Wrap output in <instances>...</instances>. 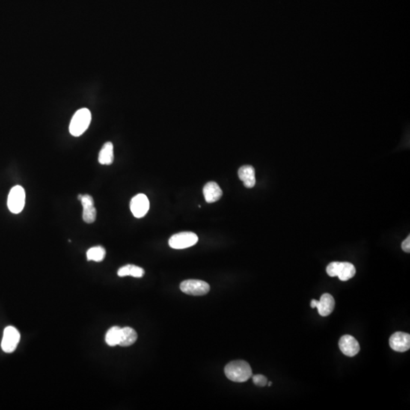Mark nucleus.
I'll list each match as a JSON object with an SVG mask.
<instances>
[{"instance_id":"nucleus-1","label":"nucleus","mask_w":410,"mask_h":410,"mask_svg":"<svg viewBox=\"0 0 410 410\" xmlns=\"http://www.w3.org/2000/svg\"><path fill=\"white\" fill-rule=\"evenodd\" d=\"M224 372L227 378L234 382H245L252 376L251 366L242 360H236L229 363L226 366Z\"/></svg>"},{"instance_id":"nucleus-2","label":"nucleus","mask_w":410,"mask_h":410,"mask_svg":"<svg viewBox=\"0 0 410 410\" xmlns=\"http://www.w3.org/2000/svg\"><path fill=\"white\" fill-rule=\"evenodd\" d=\"M91 121V114L87 108H82L75 113L69 125L71 135L78 137L88 129Z\"/></svg>"},{"instance_id":"nucleus-3","label":"nucleus","mask_w":410,"mask_h":410,"mask_svg":"<svg viewBox=\"0 0 410 410\" xmlns=\"http://www.w3.org/2000/svg\"><path fill=\"white\" fill-rule=\"evenodd\" d=\"M327 273L330 277H338L341 281H347L356 273L355 266L349 262H331L327 267Z\"/></svg>"},{"instance_id":"nucleus-4","label":"nucleus","mask_w":410,"mask_h":410,"mask_svg":"<svg viewBox=\"0 0 410 410\" xmlns=\"http://www.w3.org/2000/svg\"><path fill=\"white\" fill-rule=\"evenodd\" d=\"M25 204V189L20 185L13 187L8 196V208L13 214L22 212Z\"/></svg>"},{"instance_id":"nucleus-5","label":"nucleus","mask_w":410,"mask_h":410,"mask_svg":"<svg viewBox=\"0 0 410 410\" xmlns=\"http://www.w3.org/2000/svg\"><path fill=\"white\" fill-rule=\"evenodd\" d=\"M198 241L197 235L191 232H182L171 236L169 245L174 249H184L195 245Z\"/></svg>"},{"instance_id":"nucleus-6","label":"nucleus","mask_w":410,"mask_h":410,"mask_svg":"<svg viewBox=\"0 0 410 410\" xmlns=\"http://www.w3.org/2000/svg\"><path fill=\"white\" fill-rule=\"evenodd\" d=\"M180 289L184 293L191 295H203L209 293V283L200 280H187L180 284Z\"/></svg>"},{"instance_id":"nucleus-7","label":"nucleus","mask_w":410,"mask_h":410,"mask_svg":"<svg viewBox=\"0 0 410 410\" xmlns=\"http://www.w3.org/2000/svg\"><path fill=\"white\" fill-rule=\"evenodd\" d=\"M20 340V334L19 331L14 327H7L4 330V337H3L2 346L3 350L7 353L14 352L17 348Z\"/></svg>"},{"instance_id":"nucleus-8","label":"nucleus","mask_w":410,"mask_h":410,"mask_svg":"<svg viewBox=\"0 0 410 410\" xmlns=\"http://www.w3.org/2000/svg\"><path fill=\"white\" fill-rule=\"evenodd\" d=\"M313 309L317 308L319 315L322 317L329 316L334 311L335 307V300L329 293H325L321 296L320 301L313 299L311 302Z\"/></svg>"},{"instance_id":"nucleus-9","label":"nucleus","mask_w":410,"mask_h":410,"mask_svg":"<svg viewBox=\"0 0 410 410\" xmlns=\"http://www.w3.org/2000/svg\"><path fill=\"white\" fill-rule=\"evenodd\" d=\"M149 209L150 202L145 194H137L131 200V212L136 218H141L145 216L148 212Z\"/></svg>"},{"instance_id":"nucleus-10","label":"nucleus","mask_w":410,"mask_h":410,"mask_svg":"<svg viewBox=\"0 0 410 410\" xmlns=\"http://www.w3.org/2000/svg\"><path fill=\"white\" fill-rule=\"evenodd\" d=\"M390 346L396 352H404L410 348V335L406 333H394L389 340Z\"/></svg>"},{"instance_id":"nucleus-11","label":"nucleus","mask_w":410,"mask_h":410,"mask_svg":"<svg viewBox=\"0 0 410 410\" xmlns=\"http://www.w3.org/2000/svg\"><path fill=\"white\" fill-rule=\"evenodd\" d=\"M80 200L83 207V221L87 224H92L96 221V210L93 197L89 194H84Z\"/></svg>"},{"instance_id":"nucleus-12","label":"nucleus","mask_w":410,"mask_h":410,"mask_svg":"<svg viewBox=\"0 0 410 410\" xmlns=\"http://www.w3.org/2000/svg\"><path fill=\"white\" fill-rule=\"evenodd\" d=\"M339 347L344 355L355 356L360 350V343L352 336L344 335L339 341Z\"/></svg>"},{"instance_id":"nucleus-13","label":"nucleus","mask_w":410,"mask_h":410,"mask_svg":"<svg viewBox=\"0 0 410 410\" xmlns=\"http://www.w3.org/2000/svg\"><path fill=\"white\" fill-rule=\"evenodd\" d=\"M203 196L208 203L218 201L223 195V191L215 182H208L203 188Z\"/></svg>"},{"instance_id":"nucleus-14","label":"nucleus","mask_w":410,"mask_h":410,"mask_svg":"<svg viewBox=\"0 0 410 410\" xmlns=\"http://www.w3.org/2000/svg\"><path fill=\"white\" fill-rule=\"evenodd\" d=\"M238 175L246 188H253L255 185V171L254 167L249 165L243 166L239 168Z\"/></svg>"},{"instance_id":"nucleus-15","label":"nucleus","mask_w":410,"mask_h":410,"mask_svg":"<svg viewBox=\"0 0 410 410\" xmlns=\"http://www.w3.org/2000/svg\"><path fill=\"white\" fill-rule=\"evenodd\" d=\"M114 161V144L111 142H106L99 151L98 161L102 165H111Z\"/></svg>"},{"instance_id":"nucleus-16","label":"nucleus","mask_w":410,"mask_h":410,"mask_svg":"<svg viewBox=\"0 0 410 410\" xmlns=\"http://www.w3.org/2000/svg\"><path fill=\"white\" fill-rule=\"evenodd\" d=\"M138 339V334L133 328L126 327L121 328V335L119 345L121 346H129L135 343Z\"/></svg>"},{"instance_id":"nucleus-17","label":"nucleus","mask_w":410,"mask_h":410,"mask_svg":"<svg viewBox=\"0 0 410 410\" xmlns=\"http://www.w3.org/2000/svg\"><path fill=\"white\" fill-rule=\"evenodd\" d=\"M118 276L120 277H126V276H132L133 277H142L144 274V271L143 268L133 265H127L126 266L122 267L118 271Z\"/></svg>"},{"instance_id":"nucleus-18","label":"nucleus","mask_w":410,"mask_h":410,"mask_svg":"<svg viewBox=\"0 0 410 410\" xmlns=\"http://www.w3.org/2000/svg\"><path fill=\"white\" fill-rule=\"evenodd\" d=\"M106 256V250L102 246H94L90 248L87 251V259L88 261L99 262H102Z\"/></svg>"},{"instance_id":"nucleus-19","label":"nucleus","mask_w":410,"mask_h":410,"mask_svg":"<svg viewBox=\"0 0 410 410\" xmlns=\"http://www.w3.org/2000/svg\"><path fill=\"white\" fill-rule=\"evenodd\" d=\"M121 335V328L120 327H113L106 334V343L109 346H115L119 345Z\"/></svg>"},{"instance_id":"nucleus-20","label":"nucleus","mask_w":410,"mask_h":410,"mask_svg":"<svg viewBox=\"0 0 410 410\" xmlns=\"http://www.w3.org/2000/svg\"><path fill=\"white\" fill-rule=\"evenodd\" d=\"M253 382L259 387H265L268 384V379L266 377L262 375H256L252 377Z\"/></svg>"},{"instance_id":"nucleus-21","label":"nucleus","mask_w":410,"mask_h":410,"mask_svg":"<svg viewBox=\"0 0 410 410\" xmlns=\"http://www.w3.org/2000/svg\"><path fill=\"white\" fill-rule=\"evenodd\" d=\"M402 249L405 252L409 253L410 252V236H408V237L405 239V240L402 242Z\"/></svg>"},{"instance_id":"nucleus-22","label":"nucleus","mask_w":410,"mask_h":410,"mask_svg":"<svg viewBox=\"0 0 410 410\" xmlns=\"http://www.w3.org/2000/svg\"><path fill=\"white\" fill-rule=\"evenodd\" d=\"M81 197H82V194H79L78 197V200H81Z\"/></svg>"},{"instance_id":"nucleus-23","label":"nucleus","mask_w":410,"mask_h":410,"mask_svg":"<svg viewBox=\"0 0 410 410\" xmlns=\"http://www.w3.org/2000/svg\"><path fill=\"white\" fill-rule=\"evenodd\" d=\"M271 384H271V382H268V386H271Z\"/></svg>"}]
</instances>
